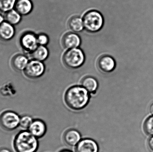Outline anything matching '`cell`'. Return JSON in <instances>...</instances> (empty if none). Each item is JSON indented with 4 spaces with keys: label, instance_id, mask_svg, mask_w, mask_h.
<instances>
[{
    "label": "cell",
    "instance_id": "6da1fadb",
    "mask_svg": "<svg viewBox=\"0 0 153 152\" xmlns=\"http://www.w3.org/2000/svg\"><path fill=\"white\" fill-rule=\"evenodd\" d=\"M90 93L82 86H74L68 88L65 95L67 106L74 110H80L86 107L90 101Z\"/></svg>",
    "mask_w": 153,
    "mask_h": 152
},
{
    "label": "cell",
    "instance_id": "7a4b0ae2",
    "mask_svg": "<svg viewBox=\"0 0 153 152\" xmlns=\"http://www.w3.org/2000/svg\"><path fill=\"white\" fill-rule=\"evenodd\" d=\"M13 147L16 152H36L39 148V142L37 138L28 130H23L15 136Z\"/></svg>",
    "mask_w": 153,
    "mask_h": 152
},
{
    "label": "cell",
    "instance_id": "3957f363",
    "mask_svg": "<svg viewBox=\"0 0 153 152\" xmlns=\"http://www.w3.org/2000/svg\"><path fill=\"white\" fill-rule=\"evenodd\" d=\"M82 20L84 29L90 33L99 32L104 25L102 14L96 10H91L85 12Z\"/></svg>",
    "mask_w": 153,
    "mask_h": 152
},
{
    "label": "cell",
    "instance_id": "277c9868",
    "mask_svg": "<svg viewBox=\"0 0 153 152\" xmlns=\"http://www.w3.org/2000/svg\"><path fill=\"white\" fill-rule=\"evenodd\" d=\"M62 61L65 67L76 69L83 65L85 61V55L80 48L69 49L64 54Z\"/></svg>",
    "mask_w": 153,
    "mask_h": 152
},
{
    "label": "cell",
    "instance_id": "5b68a950",
    "mask_svg": "<svg viewBox=\"0 0 153 152\" xmlns=\"http://www.w3.org/2000/svg\"><path fill=\"white\" fill-rule=\"evenodd\" d=\"M20 117L12 111L4 112L0 115V126L5 131H13L19 126Z\"/></svg>",
    "mask_w": 153,
    "mask_h": 152
},
{
    "label": "cell",
    "instance_id": "8992f818",
    "mask_svg": "<svg viewBox=\"0 0 153 152\" xmlns=\"http://www.w3.org/2000/svg\"><path fill=\"white\" fill-rule=\"evenodd\" d=\"M45 67L42 62L32 59L29 61L24 70L25 76L29 78L35 79L43 76Z\"/></svg>",
    "mask_w": 153,
    "mask_h": 152
},
{
    "label": "cell",
    "instance_id": "52a82bcc",
    "mask_svg": "<svg viewBox=\"0 0 153 152\" xmlns=\"http://www.w3.org/2000/svg\"><path fill=\"white\" fill-rule=\"evenodd\" d=\"M19 43L22 49L30 54L38 46L37 36L33 32L29 31L26 32L22 35Z\"/></svg>",
    "mask_w": 153,
    "mask_h": 152
},
{
    "label": "cell",
    "instance_id": "ba28073f",
    "mask_svg": "<svg viewBox=\"0 0 153 152\" xmlns=\"http://www.w3.org/2000/svg\"><path fill=\"white\" fill-rule=\"evenodd\" d=\"M98 69L105 74L112 72L116 66V61L110 55H102L99 57L96 63Z\"/></svg>",
    "mask_w": 153,
    "mask_h": 152
},
{
    "label": "cell",
    "instance_id": "9c48e42d",
    "mask_svg": "<svg viewBox=\"0 0 153 152\" xmlns=\"http://www.w3.org/2000/svg\"><path fill=\"white\" fill-rule=\"evenodd\" d=\"M62 45L66 50L79 48L81 45V37L76 33L69 32L64 35L62 38Z\"/></svg>",
    "mask_w": 153,
    "mask_h": 152
},
{
    "label": "cell",
    "instance_id": "30bf717a",
    "mask_svg": "<svg viewBox=\"0 0 153 152\" xmlns=\"http://www.w3.org/2000/svg\"><path fill=\"white\" fill-rule=\"evenodd\" d=\"M97 143L91 139H84L76 145L75 152H98Z\"/></svg>",
    "mask_w": 153,
    "mask_h": 152
},
{
    "label": "cell",
    "instance_id": "8fae6325",
    "mask_svg": "<svg viewBox=\"0 0 153 152\" xmlns=\"http://www.w3.org/2000/svg\"><path fill=\"white\" fill-rule=\"evenodd\" d=\"M31 134L37 139L43 137L46 133L47 127L45 122L40 120H33L28 129Z\"/></svg>",
    "mask_w": 153,
    "mask_h": 152
},
{
    "label": "cell",
    "instance_id": "7c38bea8",
    "mask_svg": "<svg viewBox=\"0 0 153 152\" xmlns=\"http://www.w3.org/2000/svg\"><path fill=\"white\" fill-rule=\"evenodd\" d=\"M15 33V28L13 25L5 21L0 24V40L9 41L13 37Z\"/></svg>",
    "mask_w": 153,
    "mask_h": 152
},
{
    "label": "cell",
    "instance_id": "4fadbf2b",
    "mask_svg": "<svg viewBox=\"0 0 153 152\" xmlns=\"http://www.w3.org/2000/svg\"><path fill=\"white\" fill-rule=\"evenodd\" d=\"M33 8L31 0H17L14 9L21 16H26L31 12Z\"/></svg>",
    "mask_w": 153,
    "mask_h": 152
},
{
    "label": "cell",
    "instance_id": "5bb4252c",
    "mask_svg": "<svg viewBox=\"0 0 153 152\" xmlns=\"http://www.w3.org/2000/svg\"><path fill=\"white\" fill-rule=\"evenodd\" d=\"M29 61L26 55L19 54L13 57L11 63L13 69L17 71H22L24 70Z\"/></svg>",
    "mask_w": 153,
    "mask_h": 152
},
{
    "label": "cell",
    "instance_id": "9a60e30c",
    "mask_svg": "<svg viewBox=\"0 0 153 152\" xmlns=\"http://www.w3.org/2000/svg\"><path fill=\"white\" fill-rule=\"evenodd\" d=\"M32 59L43 62L48 59L49 56V51L46 46L38 45V46L30 53Z\"/></svg>",
    "mask_w": 153,
    "mask_h": 152
},
{
    "label": "cell",
    "instance_id": "2e32d148",
    "mask_svg": "<svg viewBox=\"0 0 153 152\" xmlns=\"http://www.w3.org/2000/svg\"><path fill=\"white\" fill-rule=\"evenodd\" d=\"M81 136L79 132L75 129H70L65 132L64 140L68 145H76L81 141Z\"/></svg>",
    "mask_w": 153,
    "mask_h": 152
},
{
    "label": "cell",
    "instance_id": "e0dca14e",
    "mask_svg": "<svg viewBox=\"0 0 153 152\" xmlns=\"http://www.w3.org/2000/svg\"><path fill=\"white\" fill-rule=\"evenodd\" d=\"M81 84L89 93H92L96 92L99 86L97 79L91 76L84 77L81 81Z\"/></svg>",
    "mask_w": 153,
    "mask_h": 152
},
{
    "label": "cell",
    "instance_id": "ac0fdd59",
    "mask_svg": "<svg viewBox=\"0 0 153 152\" xmlns=\"http://www.w3.org/2000/svg\"><path fill=\"white\" fill-rule=\"evenodd\" d=\"M69 28L75 33H80L84 29L82 18L78 16H73L69 19L68 22Z\"/></svg>",
    "mask_w": 153,
    "mask_h": 152
},
{
    "label": "cell",
    "instance_id": "d6986e66",
    "mask_svg": "<svg viewBox=\"0 0 153 152\" xmlns=\"http://www.w3.org/2000/svg\"><path fill=\"white\" fill-rule=\"evenodd\" d=\"M22 16L14 9L5 13L4 19L5 21L14 26L19 23L21 20Z\"/></svg>",
    "mask_w": 153,
    "mask_h": 152
},
{
    "label": "cell",
    "instance_id": "ffe728a7",
    "mask_svg": "<svg viewBox=\"0 0 153 152\" xmlns=\"http://www.w3.org/2000/svg\"><path fill=\"white\" fill-rule=\"evenodd\" d=\"M17 0H0V12H8L14 9Z\"/></svg>",
    "mask_w": 153,
    "mask_h": 152
},
{
    "label": "cell",
    "instance_id": "44dd1931",
    "mask_svg": "<svg viewBox=\"0 0 153 152\" xmlns=\"http://www.w3.org/2000/svg\"><path fill=\"white\" fill-rule=\"evenodd\" d=\"M33 120L32 117L29 115H24L20 117L19 126L24 130H28Z\"/></svg>",
    "mask_w": 153,
    "mask_h": 152
},
{
    "label": "cell",
    "instance_id": "7402d4cb",
    "mask_svg": "<svg viewBox=\"0 0 153 152\" xmlns=\"http://www.w3.org/2000/svg\"><path fill=\"white\" fill-rule=\"evenodd\" d=\"M144 129L147 134L153 136V116L149 117L145 121Z\"/></svg>",
    "mask_w": 153,
    "mask_h": 152
},
{
    "label": "cell",
    "instance_id": "603a6c76",
    "mask_svg": "<svg viewBox=\"0 0 153 152\" xmlns=\"http://www.w3.org/2000/svg\"><path fill=\"white\" fill-rule=\"evenodd\" d=\"M37 40L38 45L46 46L49 42V37L46 34H39L37 36Z\"/></svg>",
    "mask_w": 153,
    "mask_h": 152
},
{
    "label": "cell",
    "instance_id": "cb8c5ba5",
    "mask_svg": "<svg viewBox=\"0 0 153 152\" xmlns=\"http://www.w3.org/2000/svg\"><path fill=\"white\" fill-rule=\"evenodd\" d=\"M148 146L149 150L153 152V136L149 139L148 142Z\"/></svg>",
    "mask_w": 153,
    "mask_h": 152
},
{
    "label": "cell",
    "instance_id": "d4e9b609",
    "mask_svg": "<svg viewBox=\"0 0 153 152\" xmlns=\"http://www.w3.org/2000/svg\"><path fill=\"white\" fill-rule=\"evenodd\" d=\"M0 152H12L10 150L6 148H0Z\"/></svg>",
    "mask_w": 153,
    "mask_h": 152
},
{
    "label": "cell",
    "instance_id": "484cf974",
    "mask_svg": "<svg viewBox=\"0 0 153 152\" xmlns=\"http://www.w3.org/2000/svg\"><path fill=\"white\" fill-rule=\"evenodd\" d=\"M4 17L2 16L1 14L0 13V24H1L2 22L4 21Z\"/></svg>",
    "mask_w": 153,
    "mask_h": 152
},
{
    "label": "cell",
    "instance_id": "4316f807",
    "mask_svg": "<svg viewBox=\"0 0 153 152\" xmlns=\"http://www.w3.org/2000/svg\"><path fill=\"white\" fill-rule=\"evenodd\" d=\"M150 112L151 114L153 115V103L151 105L150 107Z\"/></svg>",
    "mask_w": 153,
    "mask_h": 152
},
{
    "label": "cell",
    "instance_id": "83f0119b",
    "mask_svg": "<svg viewBox=\"0 0 153 152\" xmlns=\"http://www.w3.org/2000/svg\"><path fill=\"white\" fill-rule=\"evenodd\" d=\"M60 152H72L71 151H69V150H64L63 151H61Z\"/></svg>",
    "mask_w": 153,
    "mask_h": 152
}]
</instances>
